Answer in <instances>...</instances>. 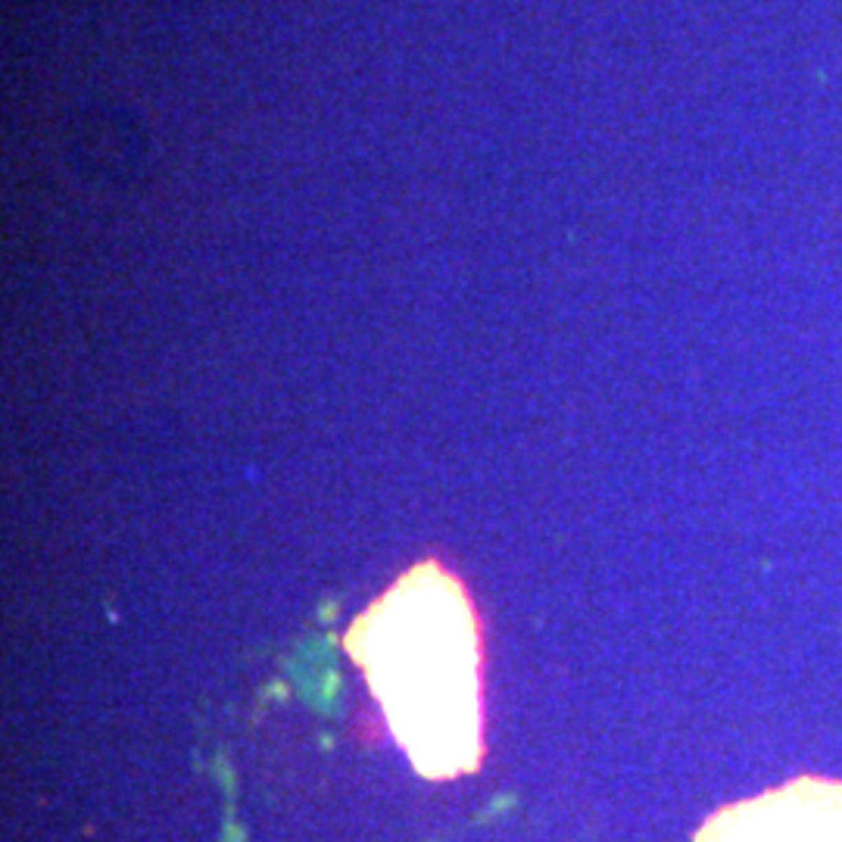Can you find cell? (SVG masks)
I'll return each instance as SVG.
<instances>
[{
    "label": "cell",
    "instance_id": "2",
    "mask_svg": "<svg viewBox=\"0 0 842 842\" xmlns=\"http://www.w3.org/2000/svg\"><path fill=\"white\" fill-rule=\"evenodd\" d=\"M696 842H842V780L795 777L714 811Z\"/></svg>",
    "mask_w": 842,
    "mask_h": 842
},
{
    "label": "cell",
    "instance_id": "1",
    "mask_svg": "<svg viewBox=\"0 0 842 842\" xmlns=\"http://www.w3.org/2000/svg\"><path fill=\"white\" fill-rule=\"evenodd\" d=\"M397 742L431 780L480 764V624L465 586L421 562L377 596L346 634Z\"/></svg>",
    "mask_w": 842,
    "mask_h": 842
}]
</instances>
